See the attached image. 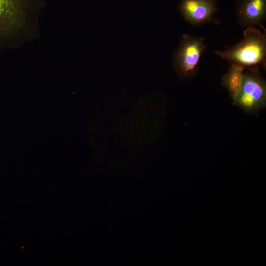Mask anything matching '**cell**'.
Segmentation results:
<instances>
[{
  "label": "cell",
  "instance_id": "7a4b0ae2",
  "mask_svg": "<svg viewBox=\"0 0 266 266\" xmlns=\"http://www.w3.org/2000/svg\"><path fill=\"white\" fill-rule=\"evenodd\" d=\"M44 6L43 0H0V39L26 30Z\"/></svg>",
  "mask_w": 266,
  "mask_h": 266
},
{
  "label": "cell",
  "instance_id": "5b68a950",
  "mask_svg": "<svg viewBox=\"0 0 266 266\" xmlns=\"http://www.w3.org/2000/svg\"><path fill=\"white\" fill-rule=\"evenodd\" d=\"M178 8L184 19L192 25L220 23L214 17L218 9L216 0H181Z\"/></svg>",
  "mask_w": 266,
  "mask_h": 266
},
{
  "label": "cell",
  "instance_id": "8992f818",
  "mask_svg": "<svg viewBox=\"0 0 266 266\" xmlns=\"http://www.w3.org/2000/svg\"><path fill=\"white\" fill-rule=\"evenodd\" d=\"M236 20L242 27L261 26L266 18V0H236L235 5Z\"/></svg>",
  "mask_w": 266,
  "mask_h": 266
},
{
  "label": "cell",
  "instance_id": "277c9868",
  "mask_svg": "<svg viewBox=\"0 0 266 266\" xmlns=\"http://www.w3.org/2000/svg\"><path fill=\"white\" fill-rule=\"evenodd\" d=\"M241 90L234 103L247 111L257 109L266 104V85L259 72V66L246 68Z\"/></svg>",
  "mask_w": 266,
  "mask_h": 266
},
{
  "label": "cell",
  "instance_id": "6da1fadb",
  "mask_svg": "<svg viewBox=\"0 0 266 266\" xmlns=\"http://www.w3.org/2000/svg\"><path fill=\"white\" fill-rule=\"evenodd\" d=\"M215 54L231 64L246 68L259 65L264 67L266 63V33L256 28H247L240 41L224 50H216Z\"/></svg>",
  "mask_w": 266,
  "mask_h": 266
},
{
  "label": "cell",
  "instance_id": "3957f363",
  "mask_svg": "<svg viewBox=\"0 0 266 266\" xmlns=\"http://www.w3.org/2000/svg\"><path fill=\"white\" fill-rule=\"evenodd\" d=\"M204 39L203 37L183 35L173 56V66L179 77L190 78L197 73L201 56L206 49Z\"/></svg>",
  "mask_w": 266,
  "mask_h": 266
},
{
  "label": "cell",
  "instance_id": "52a82bcc",
  "mask_svg": "<svg viewBox=\"0 0 266 266\" xmlns=\"http://www.w3.org/2000/svg\"><path fill=\"white\" fill-rule=\"evenodd\" d=\"M246 67L236 64H231L227 72L222 78V84L229 91L233 100L238 94L242 86Z\"/></svg>",
  "mask_w": 266,
  "mask_h": 266
}]
</instances>
